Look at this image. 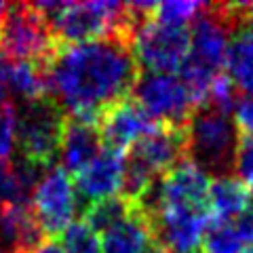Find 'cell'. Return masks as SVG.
<instances>
[{
    "label": "cell",
    "instance_id": "cell-11",
    "mask_svg": "<svg viewBox=\"0 0 253 253\" xmlns=\"http://www.w3.org/2000/svg\"><path fill=\"white\" fill-rule=\"evenodd\" d=\"M126 154L137 158L156 177H163L165 173L186 158V129L158 125L152 133L141 137Z\"/></svg>",
    "mask_w": 253,
    "mask_h": 253
},
{
    "label": "cell",
    "instance_id": "cell-14",
    "mask_svg": "<svg viewBox=\"0 0 253 253\" xmlns=\"http://www.w3.org/2000/svg\"><path fill=\"white\" fill-rule=\"evenodd\" d=\"M104 144L95 123H86L81 118L68 116L66 126H63V137L59 148L61 169L68 173H78L84 165H89L97 156Z\"/></svg>",
    "mask_w": 253,
    "mask_h": 253
},
{
    "label": "cell",
    "instance_id": "cell-23",
    "mask_svg": "<svg viewBox=\"0 0 253 253\" xmlns=\"http://www.w3.org/2000/svg\"><path fill=\"white\" fill-rule=\"evenodd\" d=\"M203 2H192V0H171V2H156L154 6V19L171 26H186L188 21H194L203 13Z\"/></svg>",
    "mask_w": 253,
    "mask_h": 253
},
{
    "label": "cell",
    "instance_id": "cell-26",
    "mask_svg": "<svg viewBox=\"0 0 253 253\" xmlns=\"http://www.w3.org/2000/svg\"><path fill=\"white\" fill-rule=\"evenodd\" d=\"M232 171L236 173L234 177L243 181V184L249 188V192L253 194V135H243L241 133Z\"/></svg>",
    "mask_w": 253,
    "mask_h": 253
},
{
    "label": "cell",
    "instance_id": "cell-9",
    "mask_svg": "<svg viewBox=\"0 0 253 253\" xmlns=\"http://www.w3.org/2000/svg\"><path fill=\"white\" fill-rule=\"evenodd\" d=\"M76 207L74 181L61 167H51L32 190L30 211L34 213L46 239H57L63 228L72 224Z\"/></svg>",
    "mask_w": 253,
    "mask_h": 253
},
{
    "label": "cell",
    "instance_id": "cell-18",
    "mask_svg": "<svg viewBox=\"0 0 253 253\" xmlns=\"http://www.w3.org/2000/svg\"><path fill=\"white\" fill-rule=\"evenodd\" d=\"M6 89H9V99L17 97L19 104L49 97L51 91H49L46 68L41 66V63H30V61H9Z\"/></svg>",
    "mask_w": 253,
    "mask_h": 253
},
{
    "label": "cell",
    "instance_id": "cell-21",
    "mask_svg": "<svg viewBox=\"0 0 253 253\" xmlns=\"http://www.w3.org/2000/svg\"><path fill=\"white\" fill-rule=\"evenodd\" d=\"M57 243L66 253H101V241L83 219L72 221L57 236Z\"/></svg>",
    "mask_w": 253,
    "mask_h": 253
},
{
    "label": "cell",
    "instance_id": "cell-8",
    "mask_svg": "<svg viewBox=\"0 0 253 253\" xmlns=\"http://www.w3.org/2000/svg\"><path fill=\"white\" fill-rule=\"evenodd\" d=\"M133 55L139 68L152 74H173L179 70L190 49V30L186 26L156 21L154 15L131 38ZM141 70V72H144Z\"/></svg>",
    "mask_w": 253,
    "mask_h": 253
},
{
    "label": "cell",
    "instance_id": "cell-4",
    "mask_svg": "<svg viewBox=\"0 0 253 253\" xmlns=\"http://www.w3.org/2000/svg\"><path fill=\"white\" fill-rule=\"evenodd\" d=\"M44 19L57 46L91 42L110 36H123L131 42L123 2H112V0L59 2L57 9Z\"/></svg>",
    "mask_w": 253,
    "mask_h": 253
},
{
    "label": "cell",
    "instance_id": "cell-28",
    "mask_svg": "<svg viewBox=\"0 0 253 253\" xmlns=\"http://www.w3.org/2000/svg\"><path fill=\"white\" fill-rule=\"evenodd\" d=\"M234 228H236V232H239V236L243 239L245 247H253V203L241 213L239 217H236Z\"/></svg>",
    "mask_w": 253,
    "mask_h": 253
},
{
    "label": "cell",
    "instance_id": "cell-17",
    "mask_svg": "<svg viewBox=\"0 0 253 253\" xmlns=\"http://www.w3.org/2000/svg\"><path fill=\"white\" fill-rule=\"evenodd\" d=\"M251 205L249 188L234 175L213 177L209 186V213L213 221L234 224L236 217Z\"/></svg>",
    "mask_w": 253,
    "mask_h": 253
},
{
    "label": "cell",
    "instance_id": "cell-31",
    "mask_svg": "<svg viewBox=\"0 0 253 253\" xmlns=\"http://www.w3.org/2000/svg\"><path fill=\"white\" fill-rule=\"evenodd\" d=\"M6 9H9V4H6V2H2V0H0V23H2V19H4V15H6Z\"/></svg>",
    "mask_w": 253,
    "mask_h": 253
},
{
    "label": "cell",
    "instance_id": "cell-2",
    "mask_svg": "<svg viewBox=\"0 0 253 253\" xmlns=\"http://www.w3.org/2000/svg\"><path fill=\"white\" fill-rule=\"evenodd\" d=\"M232 26L224 4H205L190 30V49L177 76L199 106L205 104L213 78L224 72Z\"/></svg>",
    "mask_w": 253,
    "mask_h": 253
},
{
    "label": "cell",
    "instance_id": "cell-5",
    "mask_svg": "<svg viewBox=\"0 0 253 253\" xmlns=\"http://www.w3.org/2000/svg\"><path fill=\"white\" fill-rule=\"evenodd\" d=\"M66 121L68 114L51 95L17 106V126H15V150L19 152L17 158L42 171H49L59 156Z\"/></svg>",
    "mask_w": 253,
    "mask_h": 253
},
{
    "label": "cell",
    "instance_id": "cell-1",
    "mask_svg": "<svg viewBox=\"0 0 253 253\" xmlns=\"http://www.w3.org/2000/svg\"><path fill=\"white\" fill-rule=\"evenodd\" d=\"M141 68L123 36L57 46L46 66L51 97L72 118L97 125L108 106L131 97Z\"/></svg>",
    "mask_w": 253,
    "mask_h": 253
},
{
    "label": "cell",
    "instance_id": "cell-30",
    "mask_svg": "<svg viewBox=\"0 0 253 253\" xmlns=\"http://www.w3.org/2000/svg\"><path fill=\"white\" fill-rule=\"evenodd\" d=\"M34 253H66V251H63V247L57 243V239H44L42 245Z\"/></svg>",
    "mask_w": 253,
    "mask_h": 253
},
{
    "label": "cell",
    "instance_id": "cell-13",
    "mask_svg": "<svg viewBox=\"0 0 253 253\" xmlns=\"http://www.w3.org/2000/svg\"><path fill=\"white\" fill-rule=\"evenodd\" d=\"M46 239L28 203L0 207V253H34Z\"/></svg>",
    "mask_w": 253,
    "mask_h": 253
},
{
    "label": "cell",
    "instance_id": "cell-7",
    "mask_svg": "<svg viewBox=\"0 0 253 253\" xmlns=\"http://www.w3.org/2000/svg\"><path fill=\"white\" fill-rule=\"evenodd\" d=\"M131 97L154 123L177 129H186L190 116L199 108L192 93L177 74L141 72L131 91Z\"/></svg>",
    "mask_w": 253,
    "mask_h": 253
},
{
    "label": "cell",
    "instance_id": "cell-22",
    "mask_svg": "<svg viewBox=\"0 0 253 253\" xmlns=\"http://www.w3.org/2000/svg\"><path fill=\"white\" fill-rule=\"evenodd\" d=\"M241 95L243 93L239 91V86L234 84L232 78L226 72H221V74H217L215 78H213L203 106H209L213 110H219V112L230 116V112H234L236 104H239Z\"/></svg>",
    "mask_w": 253,
    "mask_h": 253
},
{
    "label": "cell",
    "instance_id": "cell-3",
    "mask_svg": "<svg viewBox=\"0 0 253 253\" xmlns=\"http://www.w3.org/2000/svg\"><path fill=\"white\" fill-rule=\"evenodd\" d=\"M241 133L228 114L199 106L186 125V158L207 175L226 177L232 173Z\"/></svg>",
    "mask_w": 253,
    "mask_h": 253
},
{
    "label": "cell",
    "instance_id": "cell-12",
    "mask_svg": "<svg viewBox=\"0 0 253 253\" xmlns=\"http://www.w3.org/2000/svg\"><path fill=\"white\" fill-rule=\"evenodd\" d=\"M123 165L125 154L110 152L104 148L89 165L74 173L76 199L91 205L95 201L116 196L123 186Z\"/></svg>",
    "mask_w": 253,
    "mask_h": 253
},
{
    "label": "cell",
    "instance_id": "cell-27",
    "mask_svg": "<svg viewBox=\"0 0 253 253\" xmlns=\"http://www.w3.org/2000/svg\"><path fill=\"white\" fill-rule=\"evenodd\" d=\"M234 125L243 135H253V95H241L234 108Z\"/></svg>",
    "mask_w": 253,
    "mask_h": 253
},
{
    "label": "cell",
    "instance_id": "cell-20",
    "mask_svg": "<svg viewBox=\"0 0 253 253\" xmlns=\"http://www.w3.org/2000/svg\"><path fill=\"white\" fill-rule=\"evenodd\" d=\"M245 243L236 232L234 224L226 221H209L207 230H205L201 253H243Z\"/></svg>",
    "mask_w": 253,
    "mask_h": 253
},
{
    "label": "cell",
    "instance_id": "cell-29",
    "mask_svg": "<svg viewBox=\"0 0 253 253\" xmlns=\"http://www.w3.org/2000/svg\"><path fill=\"white\" fill-rule=\"evenodd\" d=\"M6 72H9V59L0 53V110L9 104V89H6Z\"/></svg>",
    "mask_w": 253,
    "mask_h": 253
},
{
    "label": "cell",
    "instance_id": "cell-16",
    "mask_svg": "<svg viewBox=\"0 0 253 253\" xmlns=\"http://www.w3.org/2000/svg\"><path fill=\"white\" fill-rule=\"evenodd\" d=\"M228 76L243 95H253V21L241 19L232 30L226 57Z\"/></svg>",
    "mask_w": 253,
    "mask_h": 253
},
{
    "label": "cell",
    "instance_id": "cell-10",
    "mask_svg": "<svg viewBox=\"0 0 253 253\" xmlns=\"http://www.w3.org/2000/svg\"><path fill=\"white\" fill-rule=\"evenodd\" d=\"M158 126L133 97H125L108 106L97 116V131L106 150L116 154H126L141 137Z\"/></svg>",
    "mask_w": 253,
    "mask_h": 253
},
{
    "label": "cell",
    "instance_id": "cell-24",
    "mask_svg": "<svg viewBox=\"0 0 253 253\" xmlns=\"http://www.w3.org/2000/svg\"><path fill=\"white\" fill-rule=\"evenodd\" d=\"M30 190L23 186L13 161L0 163V207L9 203H28L30 205Z\"/></svg>",
    "mask_w": 253,
    "mask_h": 253
},
{
    "label": "cell",
    "instance_id": "cell-33",
    "mask_svg": "<svg viewBox=\"0 0 253 253\" xmlns=\"http://www.w3.org/2000/svg\"><path fill=\"white\" fill-rule=\"evenodd\" d=\"M243 253H253V249H249V251H243Z\"/></svg>",
    "mask_w": 253,
    "mask_h": 253
},
{
    "label": "cell",
    "instance_id": "cell-25",
    "mask_svg": "<svg viewBox=\"0 0 253 253\" xmlns=\"http://www.w3.org/2000/svg\"><path fill=\"white\" fill-rule=\"evenodd\" d=\"M15 126H17V106L13 101H9V104L0 110V163L13 161Z\"/></svg>",
    "mask_w": 253,
    "mask_h": 253
},
{
    "label": "cell",
    "instance_id": "cell-15",
    "mask_svg": "<svg viewBox=\"0 0 253 253\" xmlns=\"http://www.w3.org/2000/svg\"><path fill=\"white\" fill-rule=\"evenodd\" d=\"M101 236V253H152L156 247L152 226L137 205L121 224Z\"/></svg>",
    "mask_w": 253,
    "mask_h": 253
},
{
    "label": "cell",
    "instance_id": "cell-6",
    "mask_svg": "<svg viewBox=\"0 0 253 253\" xmlns=\"http://www.w3.org/2000/svg\"><path fill=\"white\" fill-rule=\"evenodd\" d=\"M57 42L42 13L32 2L9 4L2 23H0V53L9 61H30L49 66Z\"/></svg>",
    "mask_w": 253,
    "mask_h": 253
},
{
    "label": "cell",
    "instance_id": "cell-32",
    "mask_svg": "<svg viewBox=\"0 0 253 253\" xmlns=\"http://www.w3.org/2000/svg\"><path fill=\"white\" fill-rule=\"evenodd\" d=\"M152 253H169V251H165V249L161 247V245H156V247L152 249Z\"/></svg>",
    "mask_w": 253,
    "mask_h": 253
},
{
    "label": "cell",
    "instance_id": "cell-19",
    "mask_svg": "<svg viewBox=\"0 0 253 253\" xmlns=\"http://www.w3.org/2000/svg\"><path fill=\"white\" fill-rule=\"evenodd\" d=\"M135 209V203L126 201L125 196H110V199H101V201H95L91 205H86L83 209V221L91 230L97 234V232H108L110 228H114L116 224L129 215V213Z\"/></svg>",
    "mask_w": 253,
    "mask_h": 253
}]
</instances>
